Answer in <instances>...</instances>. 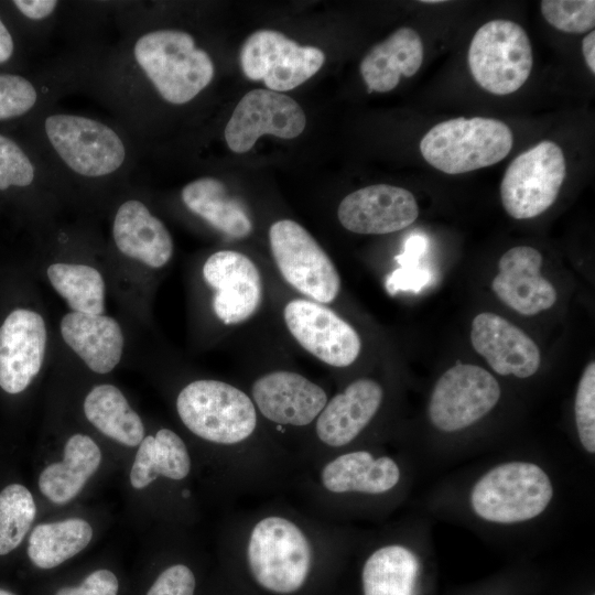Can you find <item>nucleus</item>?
I'll use <instances>...</instances> for the list:
<instances>
[{
    "label": "nucleus",
    "instance_id": "29",
    "mask_svg": "<svg viewBox=\"0 0 595 595\" xmlns=\"http://www.w3.org/2000/svg\"><path fill=\"white\" fill-rule=\"evenodd\" d=\"M84 412L95 428L118 443L137 446L144 437L140 416L112 385L93 388L85 398Z\"/></svg>",
    "mask_w": 595,
    "mask_h": 595
},
{
    "label": "nucleus",
    "instance_id": "40",
    "mask_svg": "<svg viewBox=\"0 0 595 595\" xmlns=\"http://www.w3.org/2000/svg\"><path fill=\"white\" fill-rule=\"evenodd\" d=\"M13 3L25 17L32 20L48 17L57 6L55 0H15Z\"/></svg>",
    "mask_w": 595,
    "mask_h": 595
},
{
    "label": "nucleus",
    "instance_id": "37",
    "mask_svg": "<svg viewBox=\"0 0 595 595\" xmlns=\"http://www.w3.org/2000/svg\"><path fill=\"white\" fill-rule=\"evenodd\" d=\"M195 583L188 566L174 564L158 576L147 595H194Z\"/></svg>",
    "mask_w": 595,
    "mask_h": 595
},
{
    "label": "nucleus",
    "instance_id": "42",
    "mask_svg": "<svg viewBox=\"0 0 595 595\" xmlns=\"http://www.w3.org/2000/svg\"><path fill=\"white\" fill-rule=\"evenodd\" d=\"M582 52L592 74H595V32L591 31L582 42Z\"/></svg>",
    "mask_w": 595,
    "mask_h": 595
},
{
    "label": "nucleus",
    "instance_id": "22",
    "mask_svg": "<svg viewBox=\"0 0 595 595\" xmlns=\"http://www.w3.org/2000/svg\"><path fill=\"white\" fill-rule=\"evenodd\" d=\"M113 239L126 256L151 268H161L173 253V240L164 224L137 199L125 202L117 210Z\"/></svg>",
    "mask_w": 595,
    "mask_h": 595
},
{
    "label": "nucleus",
    "instance_id": "19",
    "mask_svg": "<svg viewBox=\"0 0 595 595\" xmlns=\"http://www.w3.org/2000/svg\"><path fill=\"white\" fill-rule=\"evenodd\" d=\"M541 253L529 246L509 249L499 260L498 274L491 289L507 306L532 316L549 310L556 302L552 283L540 274Z\"/></svg>",
    "mask_w": 595,
    "mask_h": 595
},
{
    "label": "nucleus",
    "instance_id": "25",
    "mask_svg": "<svg viewBox=\"0 0 595 595\" xmlns=\"http://www.w3.org/2000/svg\"><path fill=\"white\" fill-rule=\"evenodd\" d=\"M100 462L101 452L93 439L74 434L65 444L63 459L42 470L39 488L52 502L66 504L78 495Z\"/></svg>",
    "mask_w": 595,
    "mask_h": 595
},
{
    "label": "nucleus",
    "instance_id": "32",
    "mask_svg": "<svg viewBox=\"0 0 595 595\" xmlns=\"http://www.w3.org/2000/svg\"><path fill=\"white\" fill-rule=\"evenodd\" d=\"M36 513V506L29 489L10 484L0 493V555L20 545Z\"/></svg>",
    "mask_w": 595,
    "mask_h": 595
},
{
    "label": "nucleus",
    "instance_id": "12",
    "mask_svg": "<svg viewBox=\"0 0 595 595\" xmlns=\"http://www.w3.org/2000/svg\"><path fill=\"white\" fill-rule=\"evenodd\" d=\"M305 125V113L293 98L270 89H253L237 104L226 125L225 140L232 152L245 153L263 134L293 139Z\"/></svg>",
    "mask_w": 595,
    "mask_h": 595
},
{
    "label": "nucleus",
    "instance_id": "33",
    "mask_svg": "<svg viewBox=\"0 0 595 595\" xmlns=\"http://www.w3.org/2000/svg\"><path fill=\"white\" fill-rule=\"evenodd\" d=\"M540 8L545 21L562 32L581 34L595 25L594 0H543Z\"/></svg>",
    "mask_w": 595,
    "mask_h": 595
},
{
    "label": "nucleus",
    "instance_id": "15",
    "mask_svg": "<svg viewBox=\"0 0 595 595\" xmlns=\"http://www.w3.org/2000/svg\"><path fill=\"white\" fill-rule=\"evenodd\" d=\"M419 215L415 197L405 188L375 184L342 199L337 217L344 228L361 235H385L410 226Z\"/></svg>",
    "mask_w": 595,
    "mask_h": 595
},
{
    "label": "nucleus",
    "instance_id": "8",
    "mask_svg": "<svg viewBox=\"0 0 595 595\" xmlns=\"http://www.w3.org/2000/svg\"><path fill=\"white\" fill-rule=\"evenodd\" d=\"M565 171L562 149L549 140L517 155L500 184L505 210L515 219L539 216L555 202Z\"/></svg>",
    "mask_w": 595,
    "mask_h": 595
},
{
    "label": "nucleus",
    "instance_id": "7",
    "mask_svg": "<svg viewBox=\"0 0 595 595\" xmlns=\"http://www.w3.org/2000/svg\"><path fill=\"white\" fill-rule=\"evenodd\" d=\"M273 259L283 279L295 290L321 304L333 302L340 290V277L313 236L291 219L269 228Z\"/></svg>",
    "mask_w": 595,
    "mask_h": 595
},
{
    "label": "nucleus",
    "instance_id": "6",
    "mask_svg": "<svg viewBox=\"0 0 595 595\" xmlns=\"http://www.w3.org/2000/svg\"><path fill=\"white\" fill-rule=\"evenodd\" d=\"M468 66L475 82L494 95L517 91L529 78L533 57L526 31L509 20H493L474 34Z\"/></svg>",
    "mask_w": 595,
    "mask_h": 595
},
{
    "label": "nucleus",
    "instance_id": "24",
    "mask_svg": "<svg viewBox=\"0 0 595 595\" xmlns=\"http://www.w3.org/2000/svg\"><path fill=\"white\" fill-rule=\"evenodd\" d=\"M422 62V40L415 30L404 26L369 51L360 73L370 90L386 93L397 87L401 76H413Z\"/></svg>",
    "mask_w": 595,
    "mask_h": 595
},
{
    "label": "nucleus",
    "instance_id": "28",
    "mask_svg": "<svg viewBox=\"0 0 595 595\" xmlns=\"http://www.w3.org/2000/svg\"><path fill=\"white\" fill-rule=\"evenodd\" d=\"M182 199L191 212L230 237L244 238L252 230L251 219L242 205L217 178L202 177L188 183L182 190Z\"/></svg>",
    "mask_w": 595,
    "mask_h": 595
},
{
    "label": "nucleus",
    "instance_id": "36",
    "mask_svg": "<svg viewBox=\"0 0 595 595\" xmlns=\"http://www.w3.org/2000/svg\"><path fill=\"white\" fill-rule=\"evenodd\" d=\"M36 98V90L28 79L0 74V120L25 113L34 106Z\"/></svg>",
    "mask_w": 595,
    "mask_h": 595
},
{
    "label": "nucleus",
    "instance_id": "10",
    "mask_svg": "<svg viewBox=\"0 0 595 595\" xmlns=\"http://www.w3.org/2000/svg\"><path fill=\"white\" fill-rule=\"evenodd\" d=\"M325 62L315 46H302L280 32L259 30L245 41L240 51L244 74L252 80H263L273 91L291 90L313 75Z\"/></svg>",
    "mask_w": 595,
    "mask_h": 595
},
{
    "label": "nucleus",
    "instance_id": "20",
    "mask_svg": "<svg viewBox=\"0 0 595 595\" xmlns=\"http://www.w3.org/2000/svg\"><path fill=\"white\" fill-rule=\"evenodd\" d=\"M383 398L381 386L369 378L350 382L327 401L315 420V434L325 446L350 444L370 423Z\"/></svg>",
    "mask_w": 595,
    "mask_h": 595
},
{
    "label": "nucleus",
    "instance_id": "38",
    "mask_svg": "<svg viewBox=\"0 0 595 595\" xmlns=\"http://www.w3.org/2000/svg\"><path fill=\"white\" fill-rule=\"evenodd\" d=\"M117 576L109 570L90 573L78 586L60 588L55 595H118Z\"/></svg>",
    "mask_w": 595,
    "mask_h": 595
},
{
    "label": "nucleus",
    "instance_id": "13",
    "mask_svg": "<svg viewBox=\"0 0 595 595\" xmlns=\"http://www.w3.org/2000/svg\"><path fill=\"white\" fill-rule=\"evenodd\" d=\"M283 317L296 342L321 361L347 367L357 359L361 349L359 335L327 306L295 299L285 305Z\"/></svg>",
    "mask_w": 595,
    "mask_h": 595
},
{
    "label": "nucleus",
    "instance_id": "2",
    "mask_svg": "<svg viewBox=\"0 0 595 595\" xmlns=\"http://www.w3.org/2000/svg\"><path fill=\"white\" fill-rule=\"evenodd\" d=\"M554 495L542 467L532 462L510 461L482 475L469 495L474 513L490 523L516 524L539 517Z\"/></svg>",
    "mask_w": 595,
    "mask_h": 595
},
{
    "label": "nucleus",
    "instance_id": "39",
    "mask_svg": "<svg viewBox=\"0 0 595 595\" xmlns=\"http://www.w3.org/2000/svg\"><path fill=\"white\" fill-rule=\"evenodd\" d=\"M431 274L424 269H399L388 279L387 289L391 294L398 290H420L430 281Z\"/></svg>",
    "mask_w": 595,
    "mask_h": 595
},
{
    "label": "nucleus",
    "instance_id": "23",
    "mask_svg": "<svg viewBox=\"0 0 595 595\" xmlns=\"http://www.w3.org/2000/svg\"><path fill=\"white\" fill-rule=\"evenodd\" d=\"M61 333L65 343L97 374L111 371L120 361L123 335L112 317L71 312L61 321Z\"/></svg>",
    "mask_w": 595,
    "mask_h": 595
},
{
    "label": "nucleus",
    "instance_id": "18",
    "mask_svg": "<svg viewBox=\"0 0 595 595\" xmlns=\"http://www.w3.org/2000/svg\"><path fill=\"white\" fill-rule=\"evenodd\" d=\"M470 340L498 375L528 378L541 363L536 343L519 327L495 313H480L472 323Z\"/></svg>",
    "mask_w": 595,
    "mask_h": 595
},
{
    "label": "nucleus",
    "instance_id": "21",
    "mask_svg": "<svg viewBox=\"0 0 595 595\" xmlns=\"http://www.w3.org/2000/svg\"><path fill=\"white\" fill-rule=\"evenodd\" d=\"M401 479L399 464L390 456L350 451L326 462L318 475L321 487L333 495H382Z\"/></svg>",
    "mask_w": 595,
    "mask_h": 595
},
{
    "label": "nucleus",
    "instance_id": "9",
    "mask_svg": "<svg viewBox=\"0 0 595 595\" xmlns=\"http://www.w3.org/2000/svg\"><path fill=\"white\" fill-rule=\"evenodd\" d=\"M495 377L475 365L457 364L436 381L429 402L431 423L445 433L464 430L488 414L500 399Z\"/></svg>",
    "mask_w": 595,
    "mask_h": 595
},
{
    "label": "nucleus",
    "instance_id": "34",
    "mask_svg": "<svg viewBox=\"0 0 595 595\" xmlns=\"http://www.w3.org/2000/svg\"><path fill=\"white\" fill-rule=\"evenodd\" d=\"M574 415L577 435L584 450L595 453V364L585 368L575 394Z\"/></svg>",
    "mask_w": 595,
    "mask_h": 595
},
{
    "label": "nucleus",
    "instance_id": "4",
    "mask_svg": "<svg viewBox=\"0 0 595 595\" xmlns=\"http://www.w3.org/2000/svg\"><path fill=\"white\" fill-rule=\"evenodd\" d=\"M513 143L510 128L494 118H454L432 127L421 139L424 160L446 174L487 167L505 159Z\"/></svg>",
    "mask_w": 595,
    "mask_h": 595
},
{
    "label": "nucleus",
    "instance_id": "11",
    "mask_svg": "<svg viewBox=\"0 0 595 595\" xmlns=\"http://www.w3.org/2000/svg\"><path fill=\"white\" fill-rule=\"evenodd\" d=\"M47 138L66 165L89 177L110 174L126 158L125 145L108 126L86 117L52 115L45 120Z\"/></svg>",
    "mask_w": 595,
    "mask_h": 595
},
{
    "label": "nucleus",
    "instance_id": "41",
    "mask_svg": "<svg viewBox=\"0 0 595 595\" xmlns=\"http://www.w3.org/2000/svg\"><path fill=\"white\" fill-rule=\"evenodd\" d=\"M425 240L421 236H412L405 244L404 253L399 257L403 266H415L418 258L423 253Z\"/></svg>",
    "mask_w": 595,
    "mask_h": 595
},
{
    "label": "nucleus",
    "instance_id": "35",
    "mask_svg": "<svg viewBox=\"0 0 595 595\" xmlns=\"http://www.w3.org/2000/svg\"><path fill=\"white\" fill-rule=\"evenodd\" d=\"M34 178V169L20 147L0 134V190L28 186Z\"/></svg>",
    "mask_w": 595,
    "mask_h": 595
},
{
    "label": "nucleus",
    "instance_id": "43",
    "mask_svg": "<svg viewBox=\"0 0 595 595\" xmlns=\"http://www.w3.org/2000/svg\"><path fill=\"white\" fill-rule=\"evenodd\" d=\"M13 53V41L8 29L0 20V63L8 61Z\"/></svg>",
    "mask_w": 595,
    "mask_h": 595
},
{
    "label": "nucleus",
    "instance_id": "31",
    "mask_svg": "<svg viewBox=\"0 0 595 595\" xmlns=\"http://www.w3.org/2000/svg\"><path fill=\"white\" fill-rule=\"evenodd\" d=\"M47 277L73 312L95 315L104 313L105 283L95 268L76 263H53L47 269Z\"/></svg>",
    "mask_w": 595,
    "mask_h": 595
},
{
    "label": "nucleus",
    "instance_id": "16",
    "mask_svg": "<svg viewBox=\"0 0 595 595\" xmlns=\"http://www.w3.org/2000/svg\"><path fill=\"white\" fill-rule=\"evenodd\" d=\"M252 401L269 421L291 426L314 422L328 401L325 390L301 374L278 370L258 378Z\"/></svg>",
    "mask_w": 595,
    "mask_h": 595
},
{
    "label": "nucleus",
    "instance_id": "3",
    "mask_svg": "<svg viewBox=\"0 0 595 595\" xmlns=\"http://www.w3.org/2000/svg\"><path fill=\"white\" fill-rule=\"evenodd\" d=\"M134 57L160 95L175 105L192 100L214 76L212 58L184 31L144 34L134 45Z\"/></svg>",
    "mask_w": 595,
    "mask_h": 595
},
{
    "label": "nucleus",
    "instance_id": "44",
    "mask_svg": "<svg viewBox=\"0 0 595 595\" xmlns=\"http://www.w3.org/2000/svg\"><path fill=\"white\" fill-rule=\"evenodd\" d=\"M422 2H424V3H441L443 1L442 0H423Z\"/></svg>",
    "mask_w": 595,
    "mask_h": 595
},
{
    "label": "nucleus",
    "instance_id": "14",
    "mask_svg": "<svg viewBox=\"0 0 595 595\" xmlns=\"http://www.w3.org/2000/svg\"><path fill=\"white\" fill-rule=\"evenodd\" d=\"M205 282L215 290L213 309L226 325L252 316L262 301V280L253 261L234 250H220L203 266Z\"/></svg>",
    "mask_w": 595,
    "mask_h": 595
},
{
    "label": "nucleus",
    "instance_id": "17",
    "mask_svg": "<svg viewBox=\"0 0 595 595\" xmlns=\"http://www.w3.org/2000/svg\"><path fill=\"white\" fill-rule=\"evenodd\" d=\"M45 347L43 317L26 309L12 311L0 326V387L8 393L26 389L42 367Z\"/></svg>",
    "mask_w": 595,
    "mask_h": 595
},
{
    "label": "nucleus",
    "instance_id": "30",
    "mask_svg": "<svg viewBox=\"0 0 595 595\" xmlns=\"http://www.w3.org/2000/svg\"><path fill=\"white\" fill-rule=\"evenodd\" d=\"M93 538L90 524L79 518L36 526L29 538L28 555L40 569H53L84 550Z\"/></svg>",
    "mask_w": 595,
    "mask_h": 595
},
{
    "label": "nucleus",
    "instance_id": "27",
    "mask_svg": "<svg viewBox=\"0 0 595 595\" xmlns=\"http://www.w3.org/2000/svg\"><path fill=\"white\" fill-rule=\"evenodd\" d=\"M191 470V457L184 441L172 430L161 429L143 437L139 444L131 472L133 488L142 489L159 476L184 479Z\"/></svg>",
    "mask_w": 595,
    "mask_h": 595
},
{
    "label": "nucleus",
    "instance_id": "5",
    "mask_svg": "<svg viewBox=\"0 0 595 595\" xmlns=\"http://www.w3.org/2000/svg\"><path fill=\"white\" fill-rule=\"evenodd\" d=\"M176 410L193 434L218 445H239L257 428L252 399L219 380L202 379L185 386L177 396Z\"/></svg>",
    "mask_w": 595,
    "mask_h": 595
},
{
    "label": "nucleus",
    "instance_id": "45",
    "mask_svg": "<svg viewBox=\"0 0 595 595\" xmlns=\"http://www.w3.org/2000/svg\"><path fill=\"white\" fill-rule=\"evenodd\" d=\"M0 595H14V594L6 589H0Z\"/></svg>",
    "mask_w": 595,
    "mask_h": 595
},
{
    "label": "nucleus",
    "instance_id": "26",
    "mask_svg": "<svg viewBox=\"0 0 595 595\" xmlns=\"http://www.w3.org/2000/svg\"><path fill=\"white\" fill-rule=\"evenodd\" d=\"M420 562L415 553L399 543L372 551L361 570L364 595H416Z\"/></svg>",
    "mask_w": 595,
    "mask_h": 595
},
{
    "label": "nucleus",
    "instance_id": "1",
    "mask_svg": "<svg viewBox=\"0 0 595 595\" xmlns=\"http://www.w3.org/2000/svg\"><path fill=\"white\" fill-rule=\"evenodd\" d=\"M315 544L306 529L281 513L255 521L245 540V558L256 583L277 595L300 591L312 570Z\"/></svg>",
    "mask_w": 595,
    "mask_h": 595
}]
</instances>
